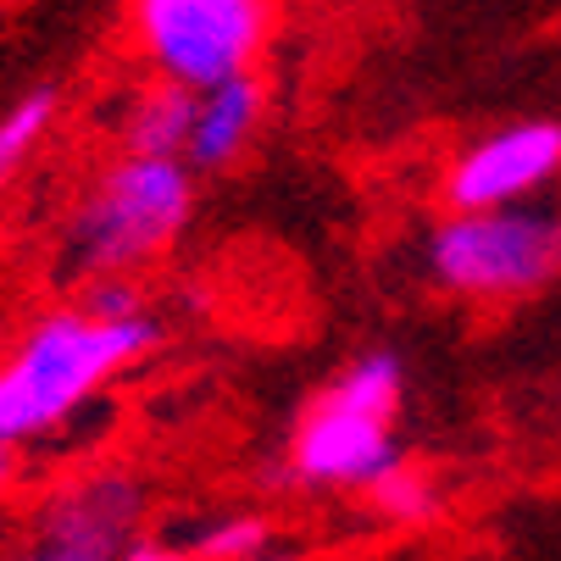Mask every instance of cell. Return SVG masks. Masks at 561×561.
<instances>
[{"label": "cell", "instance_id": "obj_1", "mask_svg": "<svg viewBox=\"0 0 561 561\" xmlns=\"http://www.w3.org/2000/svg\"><path fill=\"white\" fill-rule=\"evenodd\" d=\"M162 329L145 311H90L67 306L50 311L0 356V439L28 445L50 428L72 423V412L123 367L156 351Z\"/></svg>", "mask_w": 561, "mask_h": 561}, {"label": "cell", "instance_id": "obj_2", "mask_svg": "<svg viewBox=\"0 0 561 561\" xmlns=\"http://www.w3.org/2000/svg\"><path fill=\"white\" fill-rule=\"evenodd\" d=\"M195 206L184 156H139L112 162L67 222V267L78 278H117L150 256H162L184 233Z\"/></svg>", "mask_w": 561, "mask_h": 561}, {"label": "cell", "instance_id": "obj_3", "mask_svg": "<svg viewBox=\"0 0 561 561\" xmlns=\"http://www.w3.org/2000/svg\"><path fill=\"white\" fill-rule=\"evenodd\" d=\"M428 267L456 295H528L561 273V217L528 206H484L445 222Z\"/></svg>", "mask_w": 561, "mask_h": 561}, {"label": "cell", "instance_id": "obj_4", "mask_svg": "<svg viewBox=\"0 0 561 561\" xmlns=\"http://www.w3.org/2000/svg\"><path fill=\"white\" fill-rule=\"evenodd\" d=\"M134 23L162 78L206 90L217 78L251 72L267 34V0H139Z\"/></svg>", "mask_w": 561, "mask_h": 561}, {"label": "cell", "instance_id": "obj_5", "mask_svg": "<svg viewBox=\"0 0 561 561\" xmlns=\"http://www.w3.org/2000/svg\"><path fill=\"white\" fill-rule=\"evenodd\" d=\"M139 523V490L128 478H84L45 501L34 539L18 550V561H123Z\"/></svg>", "mask_w": 561, "mask_h": 561}, {"label": "cell", "instance_id": "obj_6", "mask_svg": "<svg viewBox=\"0 0 561 561\" xmlns=\"http://www.w3.org/2000/svg\"><path fill=\"white\" fill-rule=\"evenodd\" d=\"M561 173V123H512L490 139H478L450 168L456 211L517 206Z\"/></svg>", "mask_w": 561, "mask_h": 561}, {"label": "cell", "instance_id": "obj_7", "mask_svg": "<svg viewBox=\"0 0 561 561\" xmlns=\"http://www.w3.org/2000/svg\"><path fill=\"white\" fill-rule=\"evenodd\" d=\"M394 467V434L389 417L356 412L345 400L323 394L317 412L295 434V478L329 490H373V478Z\"/></svg>", "mask_w": 561, "mask_h": 561}, {"label": "cell", "instance_id": "obj_8", "mask_svg": "<svg viewBox=\"0 0 561 561\" xmlns=\"http://www.w3.org/2000/svg\"><path fill=\"white\" fill-rule=\"evenodd\" d=\"M256 123H262V84H256V78L251 72L217 78V84L195 90V123H190L184 162L190 168H222V162H233V156L251 145Z\"/></svg>", "mask_w": 561, "mask_h": 561}, {"label": "cell", "instance_id": "obj_9", "mask_svg": "<svg viewBox=\"0 0 561 561\" xmlns=\"http://www.w3.org/2000/svg\"><path fill=\"white\" fill-rule=\"evenodd\" d=\"M190 123H195V90L184 84H168L162 90H150L128 106L123 117V145L139 150V156H184L190 145Z\"/></svg>", "mask_w": 561, "mask_h": 561}, {"label": "cell", "instance_id": "obj_10", "mask_svg": "<svg viewBox=\"0 0 561 561\" xmlns=\"http://www.w3.org/2000/svg\"><path fill=\"white\" fill-rule=\"evenodd\" d=\"M50 123H56V90H28L0 112V190L34 162V150L45 145Z\"/></svg>", "mask_w": 561, "mask_h": 561}, {"label": "cell", "instance_id": "obj_11", "mask_svg": "<svg viewBox=\"0 0 561 561\" xmlns=\"http://www.w3.org/2000/svg\"><path fill=\"white\" fill-rule=\"evenodd\" d=\"M329 394L345 400V407H356V412L394 417V407H400V362L389 351H367L362 362H351V373Z\"/></svg>", "mask_w": 561, "mask_h": 561}, {"label": "cell", "instance_id": "obj_12", "mask_svg": "<svg viewBox=\"0 0 561 561\" xmlns=\"http://www.w3.org/2000/svg\"><path fill=\"white\" fill-rule=\"evenodd\" d=\"M373 495H378V506H383L389 517H407V523L434 517V490H428V478L412 472V467H400V461H394L383 478H373Z\"/></svg>", "mask_w": 561, "mask_h": 561}, {"label": "cell", "instance_id": "obj_13", "mask_svg": "<svg viewBox=\"0 0 561 561\" xmlns=\"http://www.w3.org/2000/svg\"><path fill=\"white\" fill-rule=\"evenodd\" d=\"M267 545V528L256 517H228L211 534H201V561H245Z\"/></svg>", "mask_w": 561, "mask_h": 561}, {"label": "cell", "instance_id": "obj_14", "mask_svg": "<svg viewBox=\"0 0 561 561\" xmlns=\"http://www.w3.org/2000/svg\"><path fill=\"white\" fill-rule=\"evenodd\" d=\"M123 561H201V556L173 550V545H150V539H139V545H128V550H123Z\"/></svg>", "mask_w": 561, "mask_h": 561}, {"label": "cell", "instance_id": "obj_15", "mask_svg": "<svg viewBox=\"0 0 561 561\" xmlns=\"http://www.w3.org/2000/svg\"><path fill=\"white\" fill-rule=\"evenodd\" d=\"M18 445H7V439H0V495H7L12 490V478H18V456H12Z\"/></svg>", "mask_w": 561, "mask_h": 561}, {"label": "cell", "instance_id": "obj_16", "mask_svg": "<svg viewBox=\"0 0 561 561\" xmlns=\"http://www.w3.org/2000/svg\"><path fill=\"white\" fill-rule=\"evenodd\" d=\"M245 561H273V556H245Z\"/></svg>", "mask_w": 561, "mask_h": 561}]
</instances>
